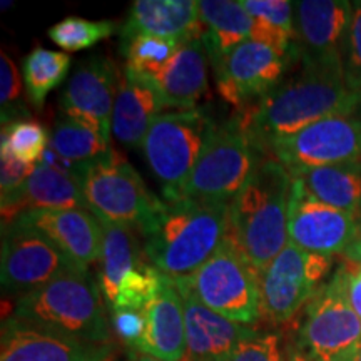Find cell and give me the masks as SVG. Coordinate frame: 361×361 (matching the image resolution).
<instances>
[{
    "label": "cell",
    "mask_w": 361,
    "mask_h": 361,
    "mask_svg": "<svg viewBox=\"0 0 361 361\" xmlns=\"http://www.w3.org/2000/svg\"><path fill=\"white\" fill-rule=\"evenodd\" d=\"M360 102L361 92L346 85L343 72L301 66L239 116L256 149L268 156L273 144L318 121L353 114Z\"/></svg>",
    "instance_id": "obj_1"
},
{
    "label": "cell",
    "mask_w": 361,
    "mask_h": 361,
    "mask_svg": "<svg viewBox=\"0 0 361 361\" xmlns=\"http://www.w3.org/2000/svg\"><path fill=\"white\" fill-rule=\"evenodd\" d=\"M229 204L164 201L142 233L146 259L173 281L191 278L228 236Z\"/></svg>",
    "instance_id": "obj_2"
},
{
    "label": "cell",
    "mask_w": 361,
    "mask_h": 361,
    "mask_svg": "<svg viewBox=\"0 0 361 361\" xmlns=\"http://www.w3.org/2000/svg\"><path fill=\"white\" fill-rule=\"evenodd\" d=\"M291 183V174L281 162L263 156L229 204L228 236L258 273L290 243Z\"/></svg>",
    "instance_id": "obj_3"
},
{
    "label": "cell",
    "mask_w": 361,
    "mask_h": 361,
    "mask_svg": "<svg viewBox=\"0 0 361 361\" xmlns=\"http://www.w3.org/2000/svg\"><path fill=\"white\" fill-rule=\"evenodd\" d=\"M13 316L57 335L90 343H112L106 300L89 269L72 271L20 296Z\"/></svg>",
    "instance_id": "obj_4"
},
{
    "label": "cell",
    "mask_w": 361,
    "mask_h": 361,
    "mask_svg": "<svg viewBox=\"0 0 361 361\" xmlns=\"http://www.w3.org/2000/svg\"><path fill=\"white\" fill-rule=\"evenodd\" d=\"M216 126L206 107L162 112L151 124L141 147L164 201L180 200Z\"/></svg>",
    "instance_id": "obj_5"
},
{
    "label": "cell",
    "mask_w": 361,
    "mask_h": 361,
    "mask_svg": "<svg viewBox=\"0 0 361 361\" xmlns=\"http://www.w3.org/2000/svg\"><path fill=\"white\" fill-rule=\"evenodd\" d=\"M82 192L87 209L97 219L146 233L164 206L130 162L111 149L84 171Z\"/></svg>",
    "instance_id": "obj_6"
},
{
    "label": "cell",
    "mask_w": 361,
    "mask_h": 361,
    "mask_svg": "<svg viewBox=\"0 0 361 361\" xmlns=\"http://www.w3.org/2000/svg\"><path fill=\"white\" fill-rule=\"evenodd\" d=\"M261 157L241 116L234 114L218 123L180 200L231 204Z\"/></svg>",
    "instance_id": "obj_7"
},
{
    "label": "cell",
    "mask_w": 361,
    "mask_h": 361,
    "mask_svg": "<svg viewBox=\"0 0 361 361\" xmlns=\"http://www.w3.org/2000/svg\"><path fill=\"white\" fill-rule=\"evenodd\" d=\"M188 279L196 296L214 313L245 326L261 318L258 271L229 236Z\"/></svg>",
    "instance_id": "obj_8"
},
{
    "label": "cell",
    "mask_w": 361,
    "mask_h": 361,
    "mask_svg": "<svg viewBox=\"0 0 361 361\" xmlns=\"http://www.w3.org/2000/svg\"><path fill=\"white\" fill-rule=\"evenodd\" d=\"M295 345L316 361H350L361 345V319L348 303L340 268L305 306Z\"/></svg>",
    "instance_id": "obj_9"
},
{
    "label": "cell",
    "mask_w": 361,
    "mask_h": 361,
    "mask_svg": "<svg viewBox=\"0 0 361 361\" xmlns=\"http://www.w3.org/2000/svg\"><path fill=\"white\" fill-rule=\"evenodd\" d=\"M333 264V256L308 252L288 243L258 273L261 318L273 324L291 322L328 281Z\"/></svg>",
    "instance_id": "obj_10"
},
{
    "label": "cell",
    "mask_w": 361,
    "mask_h": 361,
    "mask_svg": "<svg viewBox=\"0 0 361 361\" xmlns=\"http://www.w3.org/2000/svg\"><path fill=\"white\" fill-rule=\"evenodd\" d=\"M79 269L69 255L32 226L16 219L2 226V263L0 279L8 295L24 296L54 279Z\"/></svg>",
    "instance_id": "obj_11"
},
{
    "label": "cell",
    "mask_w": 361,
    "mask_h": 361,
    "mask_svg": "<svg viewBox=\"0 0 361 361\" xmlns=\"http://www.w3.org/2000/svg\"><path fill=\"white\" fill-rule=\"evenodd\" d=\"M269 157L291 176L305 171L361 159V114L335 116L308 126L273 144Z\"/></svg>",
    "instance_id": "obj_12"
},
{
    "label": "cell",
    "mask_w": 361,
    "mask_h": 361,
    "mask_svg": "<svg viewBox=\"0 0 361 361\" xmlns=\"http://www.w3.org/2000/svg\"><path fill=\"white\" fill-rule=\"evenodd\" d=\"M361 233V224L345 211L313 196L300 179L293 178L288 211L290 243L316 255H343Z\"/></svg>",
    "instance_id": "obj_13"
},
{
    "label": "cell",
    "mask_w": 361,
    "mask_h": 361,
    "mask_svg": "<svg viewBox=\"0 0 361 361\" xmlns=\"http://www.w3.org/2000/svg\"><path fill=\"white\" fill-rule=\"evenodd\" d=\"M293 62V57L268 44L246 40L214 71L221 97L239 114L276 87Z\"/></svg>",
    "instance_id": "obj_14"
},
{
    "label": "cell",
    "mask_w": 361,
    "mask_h": 361,
    "mask_svg": "<svg viewBox=\"0 0 361 361\" xmlns=\"http://www.w3.org/2000/svg\"><path fill=\"white\" fill-rule=\"evenodd\" d=\"M351 20L346 0L295 2V51L301 66L343 72L341 57Z\"/></svg>",
    "instance_id": "obj_15"
},
{
    "label": "cell",
    "mask_w": 361,
    "mask_h": 361,
    "mask_svg": "<svg viewBox=\"0 0 361 361\" xmlns=\"http://www.w3.org/2000/svg\"><path fill=\"white\" fill-rule=\"evenodd\" d=\"M121 69L107 56L84 59L71 75L61 96L64 116L90 126L111 139L112 111H114Z\"/></svg>",
    "instance_id": "obj_16"
},
{
    "label": "cell",
    "mask_w": 361,
    "mask_h": 361,
    "mask_svg": "<svg viewBox=\"0 0 361 361\" xmlns=\"http://www.w3.org/2000/svg\"><path fill=\"white\" fill-rule=\"evenodd\" d=\"M114 343H90L27 324L4 322L0 361H114Z\"/></svg>",
    "instance_id": "obj_17"
},
{
    "label": "cell",
    "mask_w": 361,
    "mask_h": 361,
    "mask_svg": "<svg viewBox=\"0 0 361 361\" xmlns=\"http://www.w3.org/2000/svg\"><path fill=\"white\" fill-rule=\"evenodd\" d=\"M176 286L184 301L186 353L183 361H224L256 328L224 318L202 303L189 279H178Z\"/></svg>",
    "instance_id": "obj_18"
},
{
    "label": "cell",
    "mask_w": 361,
    "mask_h": 361,
    "mask_svg": "<svg viewBox=\"0 0 361 361\" xmlns=\"http://www.w3.org/2000/svg\"><path fill=\"white\" fill-rule=\"evenodd\" d=\"M87 209L80 180L39 161L22 186L2 197V226L29 211Z\"/></svg>",
    "instance_id": "obj_19"
},
{
    "label": "cell",
    "mask_w": 361,
    "mask_h": 361,
    "mask_svg": "<svg viewBox=\"0 0 361 361\" xmlns=\"http://www.w3.org/2000/svg\"><path fill=\"white\" fill-rule=\"evenodd\" d=\"M17 219L47 236L84 268L101 259L102 226L89 209L29 211Z\"/></svg>",
    "instance_id": "obj_20"
},
{
    "label": "cell",
    "mask_w": 361,
    "mask_h": 361,
    "mask_svg": "<svg viewBox=\"0 0 361 361\" xmlns=\"http://www.w3.org/2000/svg\"><path fill=\"white\" fill-rule=\"evenodd\" d=\"M144 333L134 350L161 361H183L186 353L184 301L173 279L164 276L159 291L144 310Z\"/></svg>",
    "instance_id": "obj_21"
},
{
    "label": "cell",
    "mask_w": 361,
    "mask_h": 361,
    "mask_svg": "<svg viewBox=\"0 0 361 361\" xmlns=\"http://www.w3.org/2000/svg\"><path fill=\"white\" fill-rule=\"evenodd\" d=\"M139 35L179 42L202 39L200 6L194 0H135L121 27V47Z\"/></svg>",
    "instance_id": "obj_22"
},
{
    "label": "cell",
    "mask_w": 361,
    "mask_h": 361,
    "mask_svg": "<svg viewBox=\"0 0 361 361\" xmlns=\"http://www.w3.org/2000/svg\"><path fill=\"white\" fill-rule=\"evenodd\" d=\"M166 109L159 90L152 79L121 69L114 111L112 135L126 147H141L151 124Z\"/></svg>",
    "instance_id": "obj_23"
},
{
    "label": "cell",
    "mask_w": 361,
    "mask_h": 361,
    "mask_svg": "<svg viewBox=\"0 0 361 361\" xmlns=\"http://www.w3.org/2000/svg\"><path fill=\"white\" fill-rule=\"evenodd\" d=\"M209 66V57L202 39L180 44L169 64L156 78H152V82L156 84L166 104V109H194L207 90Z\"/></svg>",
    "instance_id": "obj_24"
},
{
    "label": "cell",
    "mask_w": 361,
    "mask_h": 361,
    "mask_svg": "<svg viewBox=\"0 0 361 361\" xmlns=\"http://www.w3.org/2000/svg\"><path fill=\"white\" fill-rule=\"evenodd\" d=\"M197 6L202 42L216 71L234 49L251 39L255 20L238 0H201Z\"/></svg>",
    "instance_id": "obj_25"
},
{
    "label": "cell",
    "mask_w": 361,
    "mask_h": 361,
    "mask_svg": "<svg viewBox=\"0 0 361 361\" xmlns=\"http://www.w3.org/2000/svg\"><path fill=\"white\" fill-rule=\"evenodd\" d=\"M291 178L300 179L313 196L351 214L361 224V159L310 169Z\"/></svg>",
    "instance_id": "obj_26"
},
{
    "label": "cell",
    "mask_w": 361,
    "mask_h": 361,
    "mask_svg": "<svg viewBox=\"0 0 361 361\" xmlns=\"http://www.w3.org/2000/svg\"><path fill=\"white\" fill-rule=\"evenodd\" d=\"M101 221V219H99ZM102 226V252L99 268V286L106 300L107 308L112 305L123 279L135 266L146 259L144 251L139 250L135 229L114 223L101 221Z\"/></svg>",
    "instance_id": "obj_27"
},
{
    "label": "cell",
    "mask_w": 361,
    "mask_h": 361,
    "mask_svg": "<svg viewBox=\"0 0 361 361\" xmlns=\"http://www.w3.org/2000/svg\"><path fill=\"white\" fill-rule=\"evenodd\" d=\"M252 17L251 39L268 44L296 61L295 4L288 0H241Z\"/></svg>",
    "instance_id": "obj_28"
},
{
    "label": "cell",
    "mask_w": 361,
    "mask_h": 361,
    "mask_svg": "<svg viewBox=\"0 0 361 361\" xmlns=\"http://www.w3.org/2000/svg\"><path fill=\"white\" fill-rule=\"evenodd\" d=\"M49 149L79 168H89L111 151V139L90 126L61 114L51 130Z\"/></svg>",
    "instance_id": "obj_29"
},
{
    "label": "cell",
    "mask_w": 361,
    "mask_h": 361,
    "mask_svg": "<svg viewBox=\"0 0 361 361\" xmlns=\"http://www.w3.org/2000/svg\"><path fill=\"white\" fill-rule=\"evenodd\" d=\"M72 64L71 56L61 51L35 47L22 61V79L29 102L42 109L47 96L64 82Z\"/></svg>",
    "instance_id": "obj_30"
},
{
    "label": "cell",
    "mask_w": 361,
    "mask_h": 361,
    "mask_svg": "<svg viewBox=\"0 0 361 361\" xmlns=\"http://www.w3.org/2000/svg\"><path fill=\"white\" fill-rule=\"evenodd\" d=\"M179 40L156 37V35H139L121 47L126 57V69L152 79L169 64L171 59L180 47Z\"/></svg>",
    "instance_id": "obj_31"
},
{
    "label": "cell",
    "mask_w": 361,
    "mask_h": 361,
    "mask_svg": "<svg viewBox=\"0 0 361 361\" xmlns=\"http://www.w3.org/2000/svg\"><path fill=\"white\" fill-rule=\"evenodd\" d=\"M117 25L112 20H87L82 17H66L47 30L49 39L67 52H80L109 39Z\"/></svg>",
    "instance_id": "obj_32"
},
{
    "label": "cell",
    "mask_w": 361,
    "mask_h": 361,
    "mask_svg": "<svg viewBox=\"0 0 361 361\" xmlns=\"http://www.w3.org/2000/svg\"><path fill=\"white\" fill-rule=\"evenodd\" d=\"M51 133L32 119H22L2 126L0 151H6L27 164H39L47 151Z\"/></svg>",
    "instance_id": "obj_33"
},
{
    "label": "cell",
    "mask_w": 361,
    "mask_h": 361,
    "mask_svg": "<svg viewBox=\"0 0 361 361\" xmlns=\"http://www.w3.org/2000/svg\"><path fill=\"white\" fill-rule=\"evenodd\" d=\"M0 114L2 126L29 119V111L22 99L20 74L6 51L0 52Z\"/></svg>",
    "instance_id": "obj_34"
},
{
    "label": "cell",
    "mask_w": 361,
    "mask_h": 361,
    "mask_svg": "<svg viewBox=\"0 0 361 361\" xmlns=\"http://www.w3.org/2000/svg\"><path fill=\"white\" fill-rule=\"evenodd\" d=\"M224 361H286V355L278 333L255 329Z\"/></svg>",
    "instance_id": "obj_35"
},
{
    "label": "cell",
    "mask_w": 361,
    "mask_h": 361,
    "mask_svg": "<svg viewBox=\"0 0 361 361\" xmlns=\"http://www.w3.org/2000/svg\"><path fill=\"white\" fill-rule=\"evenodd\" d=\"M343 75L351 90L361 92V0L351 2V20L343 47Z\"/></svg>",
    "instance_id": "obj_36"
},
{
    "label": "cell",
    "mask_w": 361,
    "mask_h": 361,
    "mask_svg": "<svg viewBox=\"0 0 361 361\" xmlns=\"http://www.w3.org/2000/svg\"><path fill=\"white\" fill-rule=\"evenodd\" d=\"M0 166H2V169H0V189H2L4 197L17 191L34 173L37 164H27V162L16 159L8 152L0 151Z\"/></svg>",
    "instance_id": "obj_37"
},
{
    "label": "cell",
    "mask_w": 361,
    "mask_h": 361,
    "mask_svg": "<svg viewBox=\"0 0 361 361\" xmlns=\"http://www.w3.org/2000/svg\"><path fill=\"white\" fill-rule=\"evenodd\" d=\"M111 316L116 335L129 346V350H134L142 338L146 324L142 311H112Z\"/></svg>",
    "instance_id": "obj_38"
},
{
    "label": "cell",
    "mask_w": 361,
    "mask_h": 361,
    "mask_svg": "<svg viewBox=\"0 0 361 361\" xmlns=\"http://www.w3.org/2000/svg\"><path fill=\"white\" fill-rule=\"evenodd\" d=\"M338 268H340L343 274V283H345V293L346 298H348V303L361 319V264L345 259L338 264Z\"/></svg>",
    "instance_id": "obj_39"
},
{
    "label": "cell",
    "mask_w": 361,
    "mask_h": 361,
    "mask_svg": "<svg viewBox=\"0 0 361 361\" xmlns=\"http://www.w3.org/2000/svg\"><path fill=\"white\" fill-rule=\"evenodd\" d=\"M343 258L351 261V263L361 264V233L358 234V238H356L355 241L348 246V250L343 252Z\"/></svg>",
    "instance_id": "obj_40"
},
{
    "label": "cell",
    "mask_w": 361,
    "mask_h": 361,
    "mask_svg": "<svg viewBox=\"0 0 361 361\" xmlns=\"http://www.w3.org/2000/svg\"><path fill=\"white\" fill-rule=\"evenodd\" d=\"M286 361H316V360L306 355L305 351H301L296 345H293L286 350Z\"/></svg>",
    "instance_id": "obj_41"
},
{
    "label": "cell",
    "mask_w": 361,
    "mask_h": 361,
    "mask_svg": "<svg viewBox=\"0 0 361 361\" xmlns=\"http://www.w3.org/2000/svg\"><path fill=\"white\" fill-rule=\"evenodd\" d=\"M128 356H129V361H161L157 358H152V356H149V355H144L137 350H129Z\"/></svg>",
    "instance_id": "obj_42"
},
{
    "label": "cell",
    "mask_w": 361,
    "mask_h": 361,
    "mask_svg": "<svg viewBox=\"0 0 361 361\" xmlns=\"http://www.w3.org/2000/svg\"><path fill=\"white\" fill-rule=\"evenodd\" d=\"M350 361H361V345L358 346V348H356V351L353 355H351V358H350Z\"/></svg>",
    "instance_id": "obj_43"
},
{
    "label": "cell",
    "mask_w": 361,
    "mask_h": 361,
    "mask_svg": "<svg viewBox=\"0 0 361 361\" xmlns=\"http://www.w3.org/2000/svg\"><path fill=\"white\" fill-rule=\"evenodd\" d=\"M356 112H358V114H361V102H360V107H358V111H356Z\"/></svg>",
    "instance_id": "obj_44"
}]
</instances>
